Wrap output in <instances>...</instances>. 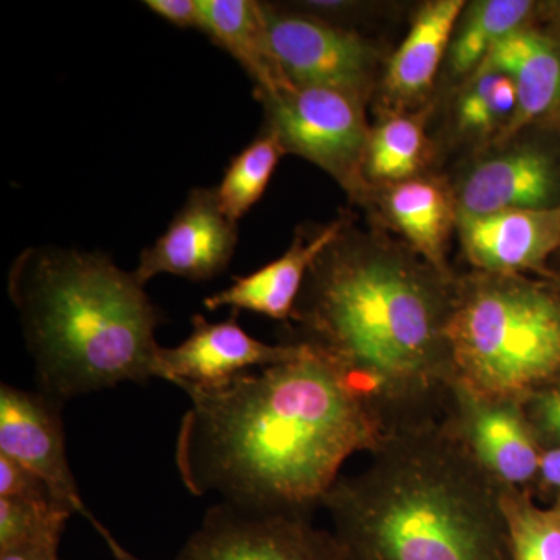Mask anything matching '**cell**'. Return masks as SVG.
I'll use <instances>...</instances> for the list:
<instances>
[{"label":"cell","instance_id":"7","mask_svg":"<svg viewBox=\"0 0 560 560\" xmlns=\"http://www.w3.org/2000/svg\"><path fill=\"white\" fill-rule=\"evenodd\" d=\"M272 54L294 88H326L370 101L378 51L359 33L304 11L264 3Z\"/></svg>","mask_w":560,"mask_h":560},{"label":"cell","instance_id":"1","mask_svg":"<svg viewBox=\"0 0 560 560\" xmlns=\"http://www.w3.org/2000/svg\"><path fill=\"white\" fill-rule=\"evenodd\" d=\"M175 460L194 495L312 517L355 453L385 440L377 420L313 350L301 359L186 389Z\"/></svg>","mask_w":560,"mask_h":560},{"label":"cell","instance_id":"17","mask_svg":"<svg viewBox=\"0 0 560 560\" xmlns=\"http://www.w3.org/2000/svg\"><path fill=\"white\" fill-rule=\"evenodd\" d=\"M464 9V0H433L416 14L383 79L390 113H404L429 95Z\"/></svg>","mask_w":560,"mask_h":560},{"label":"cell","instance_id":"21","mask_svg":"<svg viewBox=\"0 0 560 560\" xmlns=\"http://www.w3.org/2000/svg\"><path fill=\"white\" fill-rule=\"evenodd\" d=\"M430 156V142L422 121L407 113H389L370 131L364 179L368 184H393L416 178Z\"/></svg>","mask_w":560,"mask_h":560},{"label":"cell","instance_id":"31","mask_svg":"<svg viewBox=\"0 0 560 560\" xmlns=\"http://www.w3.org/2000/svg\"><path fill=\"white\" fill-rule=\"evenodd\" d=\"M0 560H58V550H21L2 552Z\"/></svg>","mask_w":560,"mask_h":560},{"label":"cell","instance_id":"2","mask_svg":"<svg viewBox=\"0 0 560 560\" xmlns=\"http://www.w3.org/2000/svg\"><path fill=\"white\" fill-rule=\"evenodd\" d=\"M455 279L341 232L308 271L290 320L296 340L340 374L383 434L438 420L453 383Z\"/></svg>","mask_w":560,"mask_h":560},{"label":"cell","instance_id":"29","mask_svg":"<svg viewBox=\"0 0 560 560\" xmlns=\"http://www.w3.org/2000/svg\"><path fill=\"white\" fill-rule=\"evenodd\" d=\"M536 486L560 493V445L541 451Z\"/></svg>","mask_w":560,"mask_h":560},{"label":"cell","instance_id":"3","mask_svg":"<svg viewBox=\"0 0 560 560\" xmlns=\"http://www.w3.org/2000/svg\"><path fill=\"white\" fill-rule=\"evenodd\" d=\"M501 488L440 418L386 436L320 508L341 560H512Z\"/></svg>","mask_w":560,"mask_h":560},{"label":"cell","instance_id":"20","mask_svg":"<svg viewBox=\"0 0 560 560\" xmlns=\"http://www.w3.org/2000/svg\"><path fill=\"white\" fill-rule=\"evenodd\" d=\"M534 11L536 3L529 0L471 2L453 33L447 51L448 73L453 79L469 80L501 40L528 25Z\"/></svg>","mask_w":560,"mask_h":560},{"label":"cell","instance_id":"8","mask_svg":"<svg viewBox=\"0 0 560 560\" xmlns=\"http://www.w3.org/2000/svg\"><path fill=\"white\" fill-rule=\"evenodd\" d=\"M176 560H341L331 530L312 517L221 503L208 511Z\"/></svg>","mask_w":560,"mask_h":560},{"label":"cell","instance_id":"19","mask_svg":"<svg viewBox=\"0 0 560 560\" xmlns=\"http://www.w3.org/2000/svg\"><path fill=\"white\" fill-rule=\"evenodd\" d=\"M386 215L410 243L416 256L441 275L447 267L448 243L458 226V202L440 179L416 178L388 186Z\"/></svg>","mask_w":560,"mask_h":560},{"label":"cell","instance_id":"22","mask_svg":"<svg viewBox=\"0 0 560 560\" xmlns=\"http://www.w3.org/2000/svg\"><path fill=\"white\" fill-rule=\"evenodd\" d=\"M285 154L278 138L264 130L231 161L215 190L221 209L232 221L238 223L259 202Z\"/></svg>","mask_w":560,"mask_h":560},{"label":"cell","instance_id":"25","mask_svg":"<svg viewBox=\"0 0 560 560\" xmlns=\"http://www.w3.org/2000/svg\"><path fill=\"white\" fill-rule=\"evenodd\" d=\"M72 512L58 503L0 499V555L21 550H58Z\"/></svg>","mask_w":560,"mask_h":560},{"label":"cell","instance_id":"12","mask_svg":"<svg viewBox=\"0 0 560 560\" xmlns=\"http://www.w3.org/2000/svg\"><path fill=\"white\" fill-rule=\"evenodd\" d=\"M61 401L2 383L0 386V455L16 460L49 486L72 514L90 517L66 453Z\"/></svg>","mask_w":560,"mask_h":560},{"label":"cell","instance_id":"26","mask_svg":"<svg viewBox=\"0 0 560 560\" xmlns=\"http://www.w3.org/2000/svg\"><path fill=\"white\" fill-rule=\"evenodd\" d=\"M541 451L560 445V382L530 396L522 404Z\"/></svg>","mask_w":560,"mask_h":560},{"label":"cell","instance_id":"10","mask_svg":"<svg viewBox=\"0 0 560 560\" xmlns=\"http://www.w3.org/2000/svg\"><path fill=\"white\" fill-rule=\"evenodd\" d=\"M237 315L234 312L221 323L195 315L189 337L175 348L158 352L156 377L184 390L215 388L243 372L287 363L311 352L307 346L256 340L238 326Z\"/></svg>","mask_w":560,"mask_h":560},{"label":"cell","instance_id":"14","mask_svg":"<svg viewBox=\"0 0 560 560\" xmlns=\"http://www.w3.org/2000/svg\"><path fill=\"white\" fill-rule=\"evenodd\" d=\"M459 215L560 206V171L550 151L517 147L481 161L460 184Z\"/></svg>","mask_w":560,"mask_h":560},{"label":"cell","instance_id":"30","mask_svg":"<svg viewBox=\"0 0 560 560\" xmlns=\"http://www.w3.org/2000/svg\"><path fill=\"white\" fill-rule=\"evenodd\" d=\"M88 521H90L92 523V526H94V528L97 529L98 533H101L103 540L106 541V545H108L110 552H113L114 559H116V560H142V559L136 558V556L131 555L130 551L125 550V548L121 547L119 541L114 539L113 534H110L109 530L106 529L105 526H103L101 522L95 521V517H92V515H90V517H88Z\"/></svg>","mask_w":560,"mask_h":560},{"label":"cell","instance_id":"23","mask_svg":"<svg viewBox=\"0 0 560 560\" xmlns=\"http://www.w3.org/2000/svg\"><path fill=\"white\" fill-rule=\"evenodd\" d=\"M500 504L512 560H560V504L540 508L533 493L506 486L500 490Z\"/></svg>","mask_w":560,"mask_h":560},{"label":"cell","instance_id":"9","mask_svg":"<svg viewBox=\"0 0 560 560\" xmlns=\"http://www.w3.org/2000/svg\"><path fill=\"white\" fill-rule=\"evenodd\" d=\"M441 418L500 486L533 493L541 448L521 401L481 396L455 381Z\"/></svg>","mask_w":560,"mask_h":560},{"label":"cell","instance_id":"4","mask_svg":"<svg viewBox=\"0 0 560 560\" xmlns=\"http://www.w3.org/2000/svg\"><path fill=\"white\" fill-rule=\"evenodd\" d=\"M9 294L47 396L65 404L156 377L161 313L135 272L106 254L22 250L10 268Z\"/></svg>","mask_w":560,"mask_h":560},{"label":"cell","instance_id":"16","mask_svg":"<svg viewBox=\"0 0 560 560\" xmlns=\"http://www.w3.org/2000/svg\"><path fill=\"white\" fill-rule=\"evenodd\" d=\"M345 228V220H335L313 234H298L279 259L235 278L230 289L206 298V308L215 312L230 307L234 312L248 311L276 320H290L308 271Z\"/></svg>","mask_w":560,"mask_h":560},{"label":"cell","instance_id":"27","mask_svg":"<svg viewBox=\"0 0 560 560\" xmlns=\"http://www.w3.org/2000/svg\"><path fill=\"white\" fill-rule=\"evenodd\" d=\"M0 499L61 504L55 499L43 478L25 469L16 460L2 455H0Z\"/></svg>","mask_w":560,"mask_h":560},{"label":"cell","instance_id":"15","mask_svg":"<svg viewBox=\"0 0 560 560\" xmlns=\"http://www.w3.org/2000/svg\"><path fill=\"white\" fill-rule=\"evenodd\" d=\"M482 70L504 73L517 88V109L497 142L560 113V38L551 33L518 28L490 51L477 72Z\"/></svg>","mask_w":560,"mask_h":560},{"label":"cell","instance_id":"18","mask_svg":"<svg viewBox=\"0 0 560 560\" xmlns=\"http://www.w3.org/2000/svg\"><path fill=\"white\" fill-rule=\"evenodd\" d=\"M200 32L234 58L256 84V97L291 90L272 54L264 3L254 0H198Z\"/></svg>","mask_w":560,"mask_h":560},{"label":"cell","instance_id":"28","mask_svg":"<svg viewBox=\"0 0 560 560\" xmlns=\"http://www.w3.org/2000/svg\"><path fill=\"white\" fill-rule=\"evenodd\" d=\"M147 9L178 28L200 31L201 18L198 0H147Z\"/></svg>","mask_w":560,"mask_h":560},{"label":"cell","instance_id":"24","mask_svg":"<svg viewBox=\"0 0 560 560\" xmlns=\"http://www.w3.org/2000/svg\"><path fill=\"white\" fill-rule=\"evenodd\" d=\"M517 109V88L504 73L482 70L471 75L456 101V125L470 138H500Z\"/></svg>","mask_w":560,"mask_h":560},{"label":"cell","instance_id":"5","mask_svg":"<svg viewBox=\"0 0 560 560\" xmlns=\"http://www.w3.org/2000/svg\"><path fill=\"white\" fill-rule=\"evenodd\" d=\"M448 341L456 381L523 404L560 382V293L523 275L455 279Z\"/></svg>","mask_w":560,"mask_h":560},{"label":"cell","instance_id":"13","mask_svg":"<svg viewBox=\"0 0 560 560\" xmlns=\"http://www.w3.org/2000/svg\"><path fill=\"white\" fill-rule=\"evenodd\" d=\"M464 256L477 271L523 275L539 271L560 249V206L459 215Z\"/></svg>","mask_w":560,"mask_h":560},{"label":"cell","instance_id":"6","mask_svg":"<svg viewBox=\"0 0 560 560\" xmlns=\"http://www.w3.org/2000/svg\"><path fill=\"white\" fill-rule=\"evenodd\" d=\"M265 128L278 138L285 153L304 158L361 200L370 184L364 179L370 127L364 105L345 92L326 88H291L259 95Z\"/></svg>","mask_w":560,"mask_h":560},{"label":"cell","instance_id":"11","mask_svg":"<svg viewBox=\"0 0 560 560\" xmlns=\"http://www.w3.org/2000/svg\"><path fill=\"white\" fill-rule=\"evenodd\" d=\"M238 228L221 209L217 190L197 187L173 217L167 231L143 249L135 276L142 285L161 275L191 282L217 278L231 264Z\"/></svg>","mask_w":560,"mask_h":560}]
</instances>
